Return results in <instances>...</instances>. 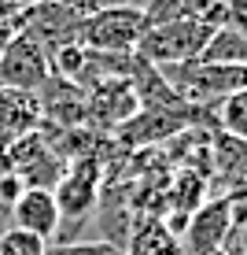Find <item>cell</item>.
<instances>
[{"label": "cell", "mask_w": 247, "mask_h": 255, "mask_svg": "<svg viewBox=\"0 0 247 255\" xmlns=\"http://www.w3.org/2000/svg\"><path fill=\"white\" fill-rule=\"evenodd\" d=\"M222 129L236 140H247V89L222 100Z\"/></svg>", "instance_id": "10"}, {"label": "cell", "mask_w": 247, "mask_h": 255, "mask_svg": "<svg viewBox=\"0 0 247 255\" xmlns=\"http://www.w3.org/2000/svg\"><path fill=\"white\" fill-rule=\"evenodd\" d=\"M59 255H122V252L107 241H92V244H67V248H59Z\"/></svg>", "instance_id": "14"}, {"label": "cell", "mask_w": 247, "mask_h": 255, "mask_svg": "<svg viewBox=\"0 0 247 255\" xmlns=\"http://www.w3.org/2000/svg\"><path fill=\"white\" fill-rule=\"evenodd\" d=\"M210 33H214V22H207L203 15H173V19H155L148 22L144 37L137 45V56L144 63H152L159 70H170L181 63H192V59L203 56Z\"/></svg>", "instance_id": "1"}, {"label": "cell", "mask_w": 247, "mask_h": 255, "mask_svg": "<svg viewBox=\"0 0 247 255\" xmlns=\"http://www.w3.org/2000/svg\"><path fill=\"white\" fill-rule=\"evenodd\" d=\"M148 30V7H107L78 22V45L92 52H137Z\"/></svg>", "instance_id": "2"}, {"label": "cell", "mask_w": 247, "mask_h": 255, "mask_svg": "<svg viewBox=\"0 0 247 255\" xmlns=\"http://www.w3.org/2000/svg\"><path fill=\"white\" fill-rule=\"evenodd\" d=\"M229 226H233V211L229 200H214V204H203L188 222V237H184V255H214L222 248Z\"/></svg>", "instance_id": "7"}, {"label": "cell", "mask_w": 247, "mask_h": 255, "mask_svg": "<svg viewBox=\"0 0 247 255\" xmlns=\"http://www.w3.org/2000/svg\"><path fill=\"white\" fill-rule=\"evenodd\" d=\"M218 166H222L229 178L240 174V181H244L247 178V140H236L229 133L218 137Z\"/></svg>", "instance_id": "11"}, {"label": "cell", "mask_w": 247, "mask_h": 255, "mask_svg": "<svg viewBox=\"0 0 247 255\" xmlns=\"http://www.w3.org/2000/svg\"><path fill=\"white\" fill-rule=\"evenodd\" d=\"M52 78L48 70V52L26 33H15L11 45L0 52V89H15V93H33Z\"/></svg>", "instance_id": "3"}, {"label": "cell", "mask_w": 247, "mask_h": 255, "mask_svg": "<svg viewBox=\"0 0 247 255\" xmlns=\"http://www.w3.org/2000/svg\"><path fill=\"white\" fill-rule=\"evenodd\" d=\"M19 33V26H15V19H0V52H4L7 45H11V37Z\"/></svg>", "instance_id": "16"}, {"label": "cell", "mask_w": 247, "mask_h": 255, "mask_svg": "<svg viewBox=\"0 0 247 255\" xmlns=\"http://www.w3.org/2000/svg\"><path fill=\"white\" fill-rule=\"evenodd\" d=\"M184 115H166V111H137L133 119L126 122V126H118L114 133L118 140H126V144H148V140H166L173 137L177 129H184Z\"/></svg>", "instance_id": "8"}, {"label": "cell", "mask_w": 247, "mask_h": 255, "mask_svg": "<svg viewBox=\"0 0 247 255\" xmlns=\"http://www.w3.org/2000/svg\"><path fill=\"white\" fill-rule=\"evenodd\" d=\"M140 111L137 93L129 85V78H107V82H96L92 93L85 96V119L96 122L103 129H118L126 126Z\"/></svg>", "instance_id": "5"}, {"label": "cell", "mask_w": 247, "mask_h": 255, "mask_svg": "<svg viewBox=\"0 0 247 255\" xmlns=\"http://www.w3.org/2000/svg\"><path fill=\"white\" fill-rule=\"evenodd\" d=\"M222 26H233V30L247 33V0H229L225 4V22Z\"/></svg>", "instance_id": "15"}, {"label": "cell", "mask_w": 247, "mask_h": 255, "mask_svg": "<svg viewBox=\"0 0 247 255\" xmlns=\"http://www.w3.org/2000/svg\"><path fill=\"white\" fill-rule=\"evenodd\" d=\"M56 4L70 7L78 19H85V15H96V11H107V7H148L144 0H56Z\"/></svg>", "instance_id": "13"}, {"label": "cell", "mask_w": 247, "mask_h": 255, "mask_svg": "<svg viewBox=\"0 0 247 255\" xmlns=\"http://www.w3.org/2000/svg\"><path fill=\"white\" fill-rule=\"evenodd\" d=\"M199 59L247 67V33L233 30V26H214V33H210V41H207V48H203Z\"/></svg>", "instance_id": "9"}, {"label": "cell", "mask_w": 247, "mask_h": 255, "mask_svg": "<svg viewBox=\"0 0 247 255\" xmlns=\"http://www.w3.org/2000/svg\"><path fill=\"white\" fill-rule=\"evenodd\" d=\"M0 255H48V241L11 226V230H0Z\"/></svg>", "instance_id": "12"}, {"label": "cell", "mask_w": 247, "mask_h": 255, "mask_svg": "<svg viewBox=\"0 0 247 255\" xmlns=\"http://www.w3.org/2000/svg\"><path fill=\"white\" fill-rule=\"evenodd\" d=\"M11 222L26 233L41 237V241H52V237L59 233V226H63L52 189H22V196L15 200V207H11Z\"/></svg>", "instance_id": "6"}, {"label": "cell", "mask_w": 247, "mask_h": 255, "mask_svg": "<svg viewBox=\"0 0 247 255\" xmlns=\"http://www.w3.org/2000/svg\"><path fill=\"white\" fill-rule=\"evenodd\" d=\"M22 7H33V4H48V0H19Z\"/></svg>", "instance_id": "17"}, {"label": "cell", "mask_w": 247, "mask_h": 255, "mask_svg": "<svg viewBox=\"0 0 247 255\" xmlns=\"http://www.w3.org/2000/svg\"><path fill=\"white\" fill-rule=\"evenodd\" d=\"M96 192H100V163L92 155H82L70 166H63V178L56 181L52 196L59 204V218H89L96 207Z\"/></svg>", "instance_id": "4"}]
</instances>
